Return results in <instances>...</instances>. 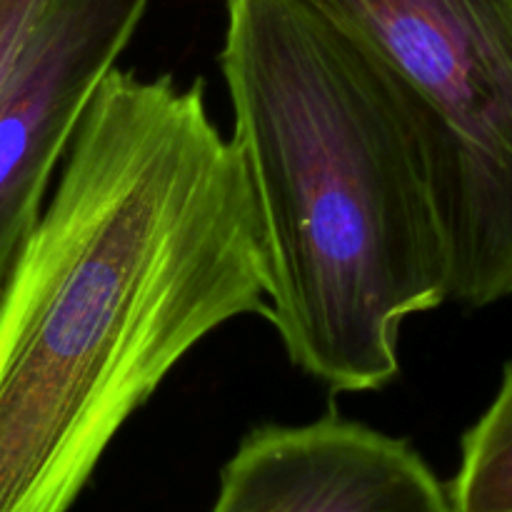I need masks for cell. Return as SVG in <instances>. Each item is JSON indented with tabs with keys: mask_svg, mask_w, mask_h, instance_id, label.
Wrapping results in <instances>:
<instances>
[{
	"mask_svg": "<svg viewBox=\"0 0 512 512\" xmlns=\"http://www.w3.org/2000/svg\"><path fill=\"white\" fill-rule=\"evenodd\" d=\"M448 488L458 512H512V360L493 403L465 430Z\"/></svg>",
	"mask_w": 512,
	"mask_h": 512,
	"instance_id": "6",
	"label": "cell"
},
{
	"mask_svg": "<svg viewBox=\"0 0 512 512\" xmlns=\"http://www.w3.org/2000/svg\"><path fill=\"white\" fill-rule=\"evenodd\" d=\"M218 65L268 250L265 320L333 393L383 390L405 320L450 303L453 280L403 103L308 0H225Z\"/></svg>",
	"mask_w": 512,
	"mask_h": 512,
	"instance_id": "2",
	"label": "cell"
},
{
	"mask_svg": "<svg viewBox=\"0 0 512 512\" xmlns=\"http://www.w3.org/2000/svg\"><path fill=\"white\" fill-rule=\"evenodd\" d=\"M150 0H43L0 83V288Z\"/></svg>",
	"mask_w": 512,
	"mask_h": 512,
	"instance_id": "4",
	"label": "cell"
},
{
	"mask_svg": "<svg viewBox=\"0 0 512 512\" xmlns=\"http://www.w3.org/2000/svg\"><path fill=\"white\" fill-rule=\"evenodd\" d=\"M205 80L115 68L0 288V512H68L180 360L268 315L258 203Z\"/></svg>",
	"mask_w": 512,
	"mask_h": 512,
	"instance_id": "1",
	"label": "cell"
},
{
	"mask_svg": "<svg viewBox=\"0 0 512 512\" xmlns=\"http://www.w3.org/2000/svg\"><path fill=\"white\" fill-rule=\"evenodd\" d=\"M43 0H0V83L23 45Z\"/></svg>",
	"mask_w": 512,
	"mask_h": 512,
	"instance_id": "7",
	"label": "cell"
},
{
	"mask_svg": "<svg viewBox=\"0 0 512 512\" xmlns=\"http://www.w3.org/2000/svg\"><path fill=\"white\" fill-rule=\"evenodd\" d=\"M210 512H458L453 495L403 438L320 415L260 425L220 470Z\"/></svg>",
	"mask_w": 512,
	"mask_h": 512,
	"instance_id": "5",
	"label": "cell"
},
{
	"mask_svg": "<svg viewBox=\"0 0 512 512\" xmlns=\"http://www.w3.org/2000/svg\"><path fill=\"white\" fill-rule=\"evenodd\" d=\"M403 103L450 245V303L512 298V0H308Z\"/></svg>",
	"mask_w": 512,
	"mask_h": 512,
	"instance_id": "3",
	"label": "cell"
}]
</instances>
